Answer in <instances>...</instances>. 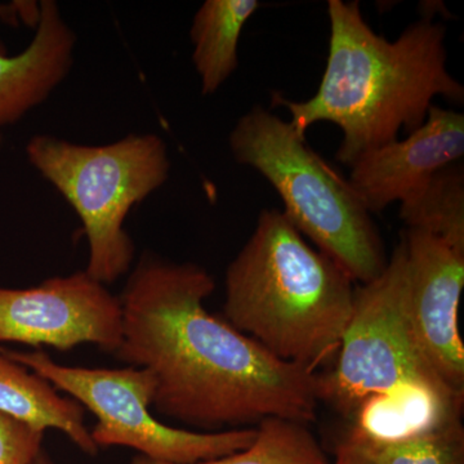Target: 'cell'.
Returning <instances> with one entry per match:
<instances>
[{
  "label": "cell",
  "instance_id": "cell-3",
  "mask_svg": "<svg viewBox=\"0 0 464 464\" xmlns=\"http://www.w3.org/2000/svg\"><path fill=\"white\" fill-rule=\"evenodd\" d=\"M353 283L282 210L265 209L226 273V322L276 359L315 373L340 350Z\"/></svg>",
  "mask_w": 464,
  "mask_h": 464
},
{
  "label": "cell",
  "instance_id": "cell-8",
  "mask_svg": "<svg viewBox=\"0 0 464 464\" xmlns=\"http://www.w3.org/2000/svg\"><path fill=\"white\" fill-rule=\"evenodd\" d=\"M121 337V298L85 271L32 288H0V342L58 351L90 343L114 355Z\"/></svg>",
  "mask_w": 464,
  "mask_h": 464
},
{
  "label": "cell",
  "instance_id": "cell-18",
  "mask_svg": "<svg viewBox=\"0 0 464 464\" xmlns=\"http://www.w3.org/2000/svg\"><path fill=\"white\" fill-rule=\"evenodd\" d=\"M43 439L44 432L0 413V464H33Z\"/></svg>",
  "mask_w": 464,
  "mask_h": 464
},
{
  "label": "cell",
  "instance_id": "cell-15",
  "mask_svg": "<svg viewBox=\"0 0 464 464\" xmlns=\"http://www.w3.org/2000/svg\"><path fill=\"white\" fill-rule=\"evenodd\" d=\"M400 204V218L408 230L433 235L464 255L462 164L442 168Z\"/></svg>",
  "mask_w": 464,
  "mask_h": 464
},
{
  "label": "cell",
  "instance_id": "cell-4",
  "mask_svg": "<svg viewBox=\"0 0 464 464\" xmlns=\"http://www.w3.org/2000/svg\"><path fill=\"white\" fill-rule=\"evenodd\" d=\"M228 142L237 163L257 170L280 195L290 224L353 282L371 283L383 273L387 258L371 213L289 121L253 108Z\"/></svg>",
  "mask_w": 464,
  "mask_h": 464
},
{
  "label": "cell",
  "instance_id": "cell-16",
  "mask_svg": "<svg viewBox=\"0 0 464 464\" xmlns=\"http://www.w3.org/2000/svg\"><path fill=\"white\" fill-rule=\"evenodd\" d=\"M257 430V439L246 450L195 464H331L306 424L267 418ZM130 464L172 463L137 456Z\"/></svg>",
  "mask_w": 464,
  "mask_h": 464
},
{
  "label": "cell",
  "instance_id": "cell-20",
  "mask_svg": "<svg viewBox=\"0 0 464 464\" xmlns=\"http://www.w3.org/2000/svg\"><path fill=\"white\" fill-rule=\"evenodd\" d=\"M334 464H377L364 453L342 441L337 447V460Z\"/></svg>",
  "mask_w": 464,
  "mask_h": 464
},
{
  "label": "cell",
  "instance_id": "cell-9",
  "mask_svg": "<svg viewBox=\"0 0 464 464\" xmlns=\"http://www.w3.org/2000/svg\"><path fill=\"white\" fill-rule=\"evenodd\" d=\"M406 257V310L418 346L440 380L464 395L460 298L464 255L417 230L401 235Z\"/></svg>",
  "mask_w": 464,
  "mask_h": 464
},
{
  "label": "cell",
  "instance_id": "cell-13",
  "mask_svg": "<svg viewBox=\"0 0 464 464\" xmlns=\"http://www.w3.org/2000/svg\"><path fill=\"white\" fill-rule=\"evenodd\" d=\"M0 413L45 432L58 430L88 456L99 447L84 420V408L50 382L0 353Z\"/></svg>",
  "mask_w": 464,
  "mask_h": 464
},
{
  "label": "cell",
  "instance_id": "cell-2",
  "mask_svg": "<svg viewBox=\"0 0 464 464\" xmlns=\"http://www.w3.org/2000/svg\"><path fill=\"white\" fill-rule=\"evenodd\" d=\"M328 61L315 96L302 102L274 94L301 136L319 121L340 127L337 160L351 167L365 152L417 130L441 96L463 103L464 87L449 72L444 25L424 17L396 41L375 34L359 2L329 0Z\"/></svg>",
  "mask_w": 464,
  "mask_h": 464
},
{
  "label": "cell",
  "instance_id": "cell-7",
  "mask_svg": "<svg viewBox=\"0 0 464 464\" xmlns=\"http://www.w3.org/2000/svg\"><path fill=\"white\" fill-rule=\"evenodd\" d=\"M319 381L320 401L328 402L347 420L364 400L408 384L453 391L432 371L411 331L401 239L383 273L373 282L355 286L353 315L337 362L333 371L319 375Z\"/></svg>",
  "mask_w": 464,
  "mask_h": 464
},
{
  "label": "cell",
  "instance_id": "cell-11",
  "mask_svg": "<svg viewBox=\"0 0 464 464\" xmlns=\"http://www.w3.org/2000/svg\"><path fill=\"white\" fill-rule=\"evenodd\" d=\"M33 41L14 56L0 44V128L16 123L50 97L74 63L76 36L53 0L39 5Z\"/></svg>",
  "mask_w": 464,
  "mask_h": 464
},
{
  "label": "cell",
  "instance_id": "cell-21",
  "mask_svg": "<svg viewBox=\"0 0 464 464\" xmlns=\"http://www.w3.org/2000/svg\"><path fill=\"white\" fill-rule=\"evenodd\" d=\"M33 464H53L51 462L50 458L45 456L44 451H41L38 457H36L35 462Z\"/></svg>",
  "mask_w": 464,
  "mask_h": 464
},
{
  "label": "cell",
  "instance_id": "cell-14",
  "mask_svg": "<svg viewBox=\"0 0 464 464\" xmlns=\"http://www.w3.org/2000/svg\"><path fill=\"white\" fill-rule=\"evenodd\" d=\"M259 7L258 0H207L198 9L190 38L203 94L215 93L237 69L241 33Z\"/></svg>",
  "mask_w": 464,
  "mask_h": 464
},
{
  "label": "cell",
  "instance_id": "cell-6",
  "mask_svg": "<svg viewBox=\"0 0 464 464\" xmlns=\"http://www.w3.org/2000/svg\"><path fill=\"white\" fill-rule=\"evenodd\" d=\"M0 353L91 411L97 418L91 436L99 449L127 447L158 462L195 464L239 453L257 439V429L194 432L161 423L150 409L155 380L148 369L67 366L42 350L0 348Z\"/></svg>",
  "mask_w": 464,
  "mask_h": 464
},
{
  "label": "cell",
  "instance_id": "cell-5",
  "mask_svg": "<svg viewBox=\"0 0 464 464\" xmlns=\"http://www.w3.org/2000/svg\"><path fill=\"white\" fill-rule=\"evenodd\" d=\"M26 155L81 217L90 246L85 273L103 285L121 279L134 258L125 218L169 177L163 140L130 134L109 145L85 146L38 134L27 142Z\"/></svg>",
  "mask_w": 464,
  "mask_h": 464
},
{
  "label": "cell",
  "instance_id": "cell-17",
  "mask_svg": "<svg viewBox=\"0 0 464 464\" xmlns=\"http://www.w3.org/2000/svg\"><path fill=\"white\" fill-rule=\"evenodd\" d=\"M344 442L377 464H464L462 420L401 441L371 442L347 436Z\"/></svg>",
  "mask_w": 464,
  "mask_h": 464
},
{
  "label": "cell",
  "instance_id": "cell-19",
  "mask_svg": "<svg viewBox=\"0 0 464 464\" xmlns=\"http://www.w3.org/2000/svg\"><path fill=\"white\" fill-rule=\"evenodd\" d=\"M39 17V5L30 2H14L5 5L0 3V21L8 24L11 26L20 25L21 21L24 23L34 24Z\"/></svg>",
  "mask_w": 464,
  "mask_h": 464
},
{
  "label": "cell",
  "instance_id": "cell-10",
  "mask_svg": "<svg viewBox=\"0 0 464 464\" xmlns=\"http://www.w3.org/2000/svg\"><path fill=\"white\" fill-rule=\"evenodd\" d=\"M464 155V115L432 105L426 119L405 140L365 152L347 179L369 213L401 203L442 168Z\"/></svg>",
  "mask_w": 464,
  "mask_h": 464
},
{
  "label": "cell",
  "instance_id": "cell-1",
  "mask_svg": "<svg viewBox=\"0 0 464 464\" xmlns=\"http://www.w3.org/2000/svg\"><path fill=\"white\" fill-rule=\"evenodd\" d=\"M215 288L200 266L143 255L119 295L123 337L116 359L148 369L155 411L190 426L315 422L319 374L276 359L208 313L204 301Z\"/></svg>",
  "mask_w": 464,
  "mask_h": 464
},
{
  "label": "cell",
  "instance_id": "cell-12",
  "mask_svg": "<svg viewBox=\"0 0 464 464\" xmlns=\"http://www.w3.org/2000/svg\"><path fill=\"white\" fill-rule=\"evenodd\" d=\"M464 396L430 384H408L364 400L351 415L347 436L396 442L462 420Z\"/></svg>",
  "mask_w": 464,
  "mask_h": 464
}]
</instances>
